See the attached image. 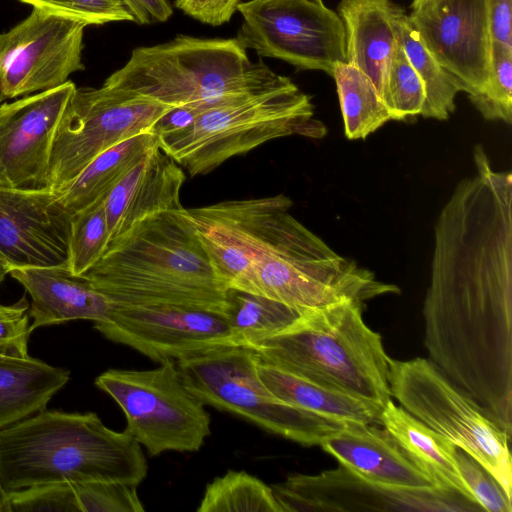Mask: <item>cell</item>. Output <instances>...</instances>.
Returning a JSON list of instances; mask_svg holds the SVG:
<instances>
[{
    "label": "cell",
    "instance_id": "d6986e66",
    "mask_svg": "<svg viewBox=\"0 0 512 512\" xmlns=\"http://www.w3.org/2000/svg\"><path fill=\"white\" fill-rule=\"evenodd\" d=\"M70 218L48 189L0 186V260L8 273L68 266Z\"/></svg>",
    "mask_w": 512,
    "mask_h": 512
},
{
    "label": "cell",
    "instance_id": "f6af8a7d",
    "mask_svg": "<svg viewBox=\"0 0 512 512\" xmlns=\"http://www.w3.org/2000/svg\"><path fill=\"white\" fill-rule=\"evenodd\" d=\"M428 1H431V0H413L412 4H411V8L414 9Z\"/></svg>",
    "mask_w": 512,
    "mask_h": 512
},
{
    "label": "cell",
    "instance_id": "7a4b0ae2",
    "mask_svg": "<svg viewBox=\"0 0 512 512\" xmlns=\"http://www.w3.org/2000/svg\"><path fill=\"white\" fill-rule=\"evenodd\" d=\"M82 275L115 304L174 305L221 315L225 310L227 289L186 208L134 224Z\"/></svg>",
    "mask_w": 512,
    "mask_h": 512
},
{
    "label": "cell",
    "instance_id": "ac0fdd59",
    "mask_svg": "<svg viewBox=\"0 0 512 512\" xmlns=\"http://www.w3.org/2000/svg\"><path fill=\"white\" fill-rule=\"evenodd\" d=\"M292 204L279 194L186 209L213 272L226 289L249 293L253 257L263 229L274 212Z\"/></svg>",
    "mask_w": 512,
    "mask_h": 512
},
{
    "label": "cell",
    "instance_id": "8d00e7d4",
    "mask_svg": "<svg viewBox=\"0 0 512 512\" xmlns=\"http://www.w3.org/2000/svg\"><path fill=\"white\" fill-rule=\"evenodd\" d=\"M8 495L11 512H80L71 482L34 485Z\"/></svg>",
    "mask_w": 512,
    "mask_h": 512
},
{
    "label": "cell",
    "instance_id": "9a60e30c",
    "mask_svg": "<svg viewBox=\"0 0 512 512\" xmlns=\"http://www.w3.org/2000/svg\"><path fill=\"white\" fill-rule=\"evenodd\" d=\"M93 327L158 363L237 345L223 315L174 305L114 303L107 321Z\"/></svg>",
    "mask_w": 512,
    "mask_h": 512
},
{
    "label": "cell",
    "instance_id": "2e32d148",
    "mask_svg": "<svg viewBox=\"0 0 512 512\" xmlns=\"http://www.w3.org/2000/svg\"><path fill=\"white\" fill-rule=\"evenodd\" d=\"M407 16L427 50L461 83L469 99L481 95L491 73L488 0H431Z\"/></svg>",
    "mask_w": 512,
    "mask_h": 512
},
{
    "label": "cell",
    "instance_id": "ba28073f",
    "mask_svg": "<svg viewBox=\"0 0 512 512\" xmlns=\"http://www.w3.org/2000/svg\"><path fill=\"white\" fill-rule=\"evenodd\" d=\"M259 360L254 349L232 345L176 363L184 386L203 405L237 415L302 446H320L349 422L300 409L276 397L259 377Z\"/></svg>",
    "mask_w": 512,
    "mask_h": 512
},
{
    "label": "cell",
    "instance_id": "5bb4252c",
    "mask_svg": "<svg viewBox=\"0 0 512 512\" xmlns=\"http://www.w3.org/2000/svg\"><path fill=\"white\" fill-rule=\"evenodd\" d=\"M86 25L38 9L0 32V104L58 87L85 69Z\"/></svg>",
    "mask_w": 512,
    "mask_h": 512
},
{
    "label": "cell",
    "instance_id": "5b68a950",
    "mask_svg": "<svg viewBox=\"0 0 512 512\" xmlns=\"http://www.w3.org/2000/svg\"><path fill=\"white\" fill-rule=\"evenodd\" d=\"M283 77L262 61H250L235 38L180 34L133 49L128 61L104 84L181 109L189 123L227 98L264 89Z\"/></svg>",
    "mask_w": 512,
    "mask_h": 512
},
{
    "label": "cell",
    "instance_id": "6da1fadb",
    "mask_svg": "<svg viewBox=\"0 0 512 512\" xmlns=\"http://www.w3.org/2000/svg\"><path fill=\"white\" fill-rule=\"evenodd\" d=\"M434 231L424 299L428 359L474 400L512 390V175L493 169L481 145Z\"/></svg>",
    "mask_w": 512,
    "mask_h": 512
},
{
    "label": "cell",
    "instance_id": "7bdbcfd3",
    "mask_svg": "<svg viewBox=\"0 0 512 512\" xmlns=\"http://www.w3.org/2000/svg\"><path fill=\"white\" fill-rule=\"evenodd\" d=\"M0 512H11L8 492L0 481Z\"/></svg>",
    "mask_w": 512,
    "mask_h": 512
},
{
    "label": "cell",
    "instance_id": "52a82bcc",
    "mask_svg": "<svg viewBox=\"0 0 512 512\" xmlns=\"http://www.w3.org/2000/svg\"><path fill=\"white\" fill-rule=\"evenodd\" d=\"M284 207L268 219L252 262L249 293L302 312L342 301L399 293L368 269L338 255Z\"/></svg>",
    "mask_w": 512,
    "mask_h": 512
},
{
    "label": "cell",
    "instance_id": "8992f818",
    "mask_svg": "<svg viewBox=\"0 0 512 512\" xmlns=\"http://www.w3.org/2000/svg\"><path fill=\"white\" fill-rule=\"evenodd\" d=\"M313 115L310 96L284 76L264 89L227 98L184 126L158 133V145L194 177L273 139L322 137L326 129Z\"/></svg>",
    "mask_w": 512,
    "mask_h": 512
},
{
    "label": "cell",
    "instance_id": "7402d4cb",
    "mask_svg": "<svg viewBox=\"0 0 512 512\" xmlns=\"http://www.w3.org/2000/svg\"><path fill=\"white\" fill-rule=\"evenodd\" d=\"M8 274L31 297V332L75 320L99 325L107 321L114 304L85 276L73 274L68 266L13 269Z\"/></svg>",
    "mask_w": 512,
    "mask_h": 512
},
{
    "label": "cell",
    "instance_id": "484cf974",
    "mask_svg": "<svg viewBox=\"0 0 512 512\" xmlns=\"http://www.w3.org/2000/svg\"><path fill=\"white\" fill-rule=\"evenodd\" d=\"M258 374L265 386L282 401L318 415L368 424H380L383 407L357 398L259 360Z\"/></svg>",
    "mask_w": 512,
    "mask_h": 512
},
{
    "label": "cell",
    "instance_id": "f546056e",
    "mask_svg": "<svg viewBox=\"0 0 512 512\" xmlns=\"http://www.w3.org/2000/svg\"><path fill=\"white\" fill-rule=\"evenodd\" d=\"M332 77L348 139H365L391 120L376 86L361 70L342 62L336 65Z\"/></svg>",
    "mask_w": 512,
    "mask_h": 512
},
{
    "label": "cell",
    "instance_id": "30bf717a",
    "mask_svg": "<svg viewBox=\"0 0 512 512\" xmlns=\"http://www.w3.org/2000/svg\"><path fill=\"white\" fill-rule=\"evenodd\" d=\"M159 364L148 370L109 369L95 385L119 405L124 431L151 457L198 451L211 434L210 415L184 386L176 361Z\"/></svg>",
    "mask_w": 512,
    "mask_h": 512
},
{
    "label": "cell",
    "instance_id": "1f68e13d",
    "mask_svg": "<svg viewBox=\"0 0 512 512\" xmlns=\"http://www.w3.org/2000/svg\"><path fill=\"white\" fill-rule=\"evenodd\" d=\"M105 197L71 215L68 268L75 275L88 271L108 247Z\"/></svg>",
    "mask_w": 512,
    "mask_h": 512
},
{
    "label": "cell",
    "instance_id": "7c38bea8",
    "mask_svg": "<svg viewBox=\"0 0 512 512\" xmlns=\"http://www.w3.org/2000/svg\"><path fill=\"white\" fill-rule=\"evenodd\" d=\"M237 12L242 20L235 39L262 58L331 76L346 62L343 21L322 0H248Z\"/></svg>",
    "mask_w": 512,
    "mask_h": 512
},
{
    "label": "cell",
    "instance_id": "ee69618b",
    "mask_svg": "<svg viewBox=\"0 0 512 512\" xmlns=\"http://www.w3.org/2000/svg\"><path fill=\"white\" fill-rule=\"evenodd\" d=\"M8 274V270L0 260V284L3 282L5 276Z\"/></svg>",
    "mask_w": 512,
    "mask_h": 512
},
{
    "label": "cell",
    "instance_id": "ab89813d",
    "mask_svg": "<svg viewBox=\"0 0 512 512\" xmlns=\"http://www.w3.org/2000/svg\"><path fill=\"white\" fill-rule=\"evenodd\" d=\"M245 0H175L174 6L185 15L210 26L231 20Z\"/></svg>",
    "mask_w": 512,
    "mask_h": 512
},
{
    "label": "cell",
    "instance_id": "3957f363",
    "mask_svg": "<svg viewBox=\"0 0 512 512\" xmlns=\"http://www.w3.org/2000/svg\"><path fill=\"white\" fill-rule=\"evenodd\" d=\"M147 472L141 446L94 412L44 409L0 430V481L7 492L54 482L138 486Z\"/></svg>",
    "mask_w": 512,
    "mask_h": 512
},
{
    "label": "cell",
    "instance_id": "83f0119b",
    "mask_svg": "<svg viewBox=\"0 0 512 512\" xmlns=\"http://www.w3.org/2000/svg\"><path fill=\"white\" fill-rule=\"evenodd\" d=\"M393 21L397 39L424 85L425 103L421 116L448 119L455 111V98L464 91L463 86L431 55L398 5L394 8Z\"/></svg>",
    "mask_w": 512,
    "mask_h": 512
},
{
    "label": "cell",
    "instance_id": "4316f807",
    "mask_svg": "<svg viewBox=\"0 0 512 512\" xmlns=\"http://www.w3.org/2000/svg\"><path fill=\"white\" fill-rule=\"evenodd\" d=\"M158 145L152 131L119 142L92 160L56 199L71 216L106 196L112 187Z\"/></svg>",
    "mask_w": 512,
    "mask_h": 512
},
{
    "label": "cell",
    "instance_id": "d6a6232c",
    "mask_svg": "<svg viewBox=\"0 0 512 512\" xmlns=\"http://www.w3.org/2000/svg\"><path fill=\"white\" fill-rule=\"evenodd\" d=\"M383 101L391 120H405L421 115L424 107V85L399 41L387 67Z\"/></svg>",
    "mask_w": 512,
    "mask_h": 512
},
{
    "label": "cell",
    "instance_id": "836d02e7",
    "mask_svg": "<svg viewBox=\"0 0 512 512\" xmlns=\"http://www.w3.org/2000/svg\"><path fill=\"white\" fill-rule=\"evenodd\" d=\"M484 119L512 122V49L492 43L491 73L484 92L470 99Z\"/></svg>",
    "mask_w": 512,
    "mask_h": 512
},
{
    "label": "cell",
    "instance_id": "e0dca14e",
    "mask_svg": "<svg viewBox=\"0 0 512 512\" xmlns=\"http://www.w3.org/2000/svg\"><path fill=\"white\" fill-rule=\"evenodd\" d=\"M76 88L68 80L0 104V186L47 189L55 133Z\"/></svg>",
    "mask_w": 512,
    "mask_h": 512
},
{
    "label": "cell",
    "instance_id": "8fae6325",
    "mask_svg": "<svg viewBox=\"0 0 512 512\" xmlns=\"http://www.w3.org/2000/svg\"><path fill=\"white\" fill-rule=\"evenodd\" d=\"M173 107L102 84L76 88L53 140L47 189L62 191L98 155L137 134L152 131Z\"/></svg>",
    "mask_w": 512,
    "mask_h": 512
},
{
    "label": "cell",
    "instance_id": "ffe728a7",
    "mask_svg": "<svg viewBox=\"0 0 512 512\" xmlns=\"http://www.w3.org/2000/svg\"><path fill=\"white\" fill-rule=\"evenodd\" d=\"M185 179L183 168L159 145L150 150L105 197L110 241L151 215L183 209Z\"/></svg>",
    "mask_w": 512,
    "mask_h": 512
},
{
    "label": "cell",
    "instance_id": "f35d334b",
    "mask_svg": "<svg viewBox=\"0 0 512 512\" xmlns=\"http://www.w3.org/2000/svg\"><path fill=\"white\" fill-rule=\"evenodd\" d=\"M29 307L25 296L12 305L0 303V353L28 355Z\"/></svg>",
    "mask_w": 512,
    "mask_h": 512
},
{
    "label": "cell",
    "instance_id": "9c48e42d",
    "mask_svg": "<svg viewBox=\"0 0 512 512\" xmlns=\"http://www.w3.org/2000/svg\"><path fill=\"white\" fill-rule=\"evenodd\" d=\"M389 388L408 413L477 460L512 499L511 438L425 358L390 359Z\"/></svg>",
    "mask_w": 512,
    "mask_h": 512
},
{
    "label": "cell",
    "instance_id": "d590c367",
    "mask_svg": "<svg viewBox=\"0 0 512 512\" xmlns=\"http://www.w3.org/2000/svg\"><path fill=\"white\" fill-rule=\"evenodd\" d=\"M32 9L66 17L86 26L132 21L120 0H18Z\"/></svg>",
    "mask_w": 512,
    "mask_h": 512
},
{
    "label": "cell",
    "instance_id": "4fadbf2b",
    "mask_svg": "<svg viewBox=\"0 0 512 512\" xmlns=\"http://www.w3.org/2000/svg\"><path fill=\"white\" fill-rule=\"evenodd\" d=\"M271 488L281 512L483 511L478 504L452 491L380 485L341 464L315 475L289 474Z\"/></svg>",
    "mask_w": 512,
    "mask_h": 512
},
{
    "label": "cell",
    "instance_id": "d4e9b609",
    "mask_svg": "<svg viewBox=\"0 0 512 512\" xmlns=\"http://www.w3.org/2000/svg\"><path fill=\"white\" fill-rule=\"evenodd\" d=\"M69 377L29 355L0 353V430L44 410Z\"/></svg>",
    "mask_w": 512,
    "mask_h": 512
},
{
    "label": "cell",
    "instance_id": "60d3db41",
    "mask_svg": "<svg viewBox=\"0 0 512 512\" xmlns=\"http://www.w3.org/2000/svg\"><path fill=\"white\" fill-rule=\"evenodd\" d=\"M139 25H152L168 21L173 15L172 5L168 0H120Z\"/></svg>",
    "mask_w": 512,
    "mask_h": 512
},
{
    "label": "cell",
    "instance_id": "277c9868",
    "mask_svg": "<svg viewBox=\"0 0 512 512\" xmlns=\"http://www.w3.org/2000/svg\"><path fill=\"white\" fill-rule=\"evenodd\" d=\"M363 303L306 310L288 328L257 342L260 359L327 388L384 406L390 357L363 319Z\"/></svg>",
    "mask_w": 512,
    "mask_h": 512
},
{
    "label": "cell",
    "instance_id": "f1b7e54d",
    "mask_svg": "<svg viewBox=\"0 0 512 512\" xmlns=\"http://www.w3.org/2000/svg\"><path fill=\"white\" fill-rule=\"evenodd\" d=\"M304 312L263 296L227 289L223 316L237 345L249 347L282 332Z\"/></svg>",
    "mask_w": 512,
    "mask_h": 512
},
{
    "label": "cell",
    "instance_id": "b9f144b4",
    "mask_svg": "<svg viewBox=\"0 0 512 512\" xmlns=\"http://www.w3.org/2000/svg\"><path fill=\"white\" fill-rule=\"evenodd\" d=\"M512 0H488L489 27L492 43L512 49Z\"/></svg>",
    "mask_w": 512,
    "mask_h": 512
},
{
    "label": "cell",
    "instance_id": "603a6c76",
    "mask_svg": "<svg viewBox=\"0 0 512 512\" xmlns=\"http://www.w3.org/2000/svg\"><path fill=\"white\" fill-rule=\"evenodd\" d=\"M394 3L389 0H341L339 16L346 38V63L358 68L383 99L385 75L398 43Z\"/></svg>",
    "mask_w": 512,
    "mask_h": 512
},
{
    "label": "cell",
    "instance_id": "4dcf8cb0",
    "mask_svg": "<svg viewBox=\"0 0 512 512\" xmlns=\"http://www.w3.org/2000/svg\"><path fill=\"white\" fill-rule=\"evenodd\" d=\"M198 512H281L271 486L246 471L228 470L205 489Z\"/></svg>",
    "mask_w": 512,
    "mask_h": 512
},
{
    "label": "cell",
    "instance_id": "e575fe53",
    "mask_svg": "<svg viewBox=\"0 0 512 512\" xmlns=\"http://www.w3.org/2000/svg\"><path fill=\"white\" fill-rule=\"evenodd\" d=\"M80 512H143L137 486L116 481L72 483Z\"/></svg>",
    "mask_w": 512,
    "mask_h": 512
},
{
    "label": "cell",
    "instance_id": "44dd1931",
    "mask_svg": "<svg viewBox=\"0 0 512 512\" xmlns=\"http://www.w3.org/2000/svg\"><path fill=\"white\" fill-rule=\"evenodd\" d=\"M320 447L373 483L407 489L437 487L380 424L349 421Z\"/></svg>",
    "mask_w": 512,
    "mask_h": 512
},
{
    "label": "cell",
    "instance_id": "74e56055",
    "mask_svg": "<svg viewBox=\"0 0 512 512\" xmlns=\"http://www.w3.org/2000/svg\"><path fill=\"white\" fill-rule=\"evenodd\" d=\"M456 460L465 484L483 511L512 512V499L489 471L458 447Z\"/></svg>",
    "mask_w": 512,
    "mask_h": 512
},
{
    "label": "cell",
    "instance_id": "cb8c5ba5",
    "mask_svg": "<svg viewBox=\"0 0 512 512\" xmlns=\"http://www.w3.org/2000/svg\"><path fill=\"white\" fill-rule=\"evenodd\" d=\"M380 423L435 486L478 504L463 480L456 446L450 440L396 406L392 399L384 405Z\"/></svg>",
    "mask_w": 512,
    "mask_h": 512
}]
</instances>
